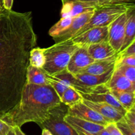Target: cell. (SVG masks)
<instances>
[{
    "label": "cell",
    "instance_id": "6da1fadb",
    "mask_svg": "<svg viewBox=\"0 0 135 135\" xmlns=\"http://www.w3.org/2000/svg\"><path fill=\"white\" fill-rule=\"evenodd\" d=\"M61 104L60 98L50 84L25 83L17 105L0 117L11 127H21L30 122L39 125L47 118L50 111Z\"/></svg>",
    "mask_w": 135,
    "mask_h": 135
},
{
    "label": "cell",
    "instance_id": "74e56055",
    "mask_svg": "<svg viewBox=\"0 0 135 135\" xmlns=\"http://www.w3.org/2000/svg\"><path fill=\"white\" fill-rule=\"evenodd\" d=\"M7 135H16L14 131H13V127H12L11 129H10V131H9V133H7Z\"/></svg>",
    "mask_w": 135,
    "mask_h": 135
},
{
    "label": "cell",
    "instance_id": "d6a6232c",
    "mask_svg": "<svg viewBox=\"0 0 135 135\" xmlns=\"http://www.w3.org/2000/svg\"><path fill=\"white\" fill-rule=\"evenodd\" d=\"M13 0H2V6L3 9L7 11H11L13 7Z\"/></svg>",
    "mask_w": 135,
    "mask_h": 135
},
{
    "label": "cell",
    "instance_id": "7c38bea8",
    "mask_svg": "<svg viewBox=\"0 0 135 135\" xmlns=\"http://www.w3.org/2000/svg\"><path fill=\"white\" fill-rule=\"evenodd\" d=\"M64 119L76 131L80 133L94 134L98 133L105 128V126L86 121L75 116L71 115L68 113L64 116Z\"/></svg>",
    "mask_w": 135,
    "mask_h": 135
},
{
    "label": "cell",
    "instance_id": "ffe728a7",
    "mask_svg": "<svg viewBox=\"0 0 135 135\" xmlns=\"http://www.w3.org/2000/svg\"><path fill=\"white\" fill-rule=\"evenodd\" d=\"M109 91L112 94L114 95L115 97L126 111L131 109L132 107L135 105V93L115 90H109Z\"/></svg>",
    "mask_w": 135,
    "mask_h": 135
},
{
    "label": "cell",
    "instance_id": "f546056e",
    "mask_svg": "<svg viewBox=\"0 0 135 135\" xmlns=\"http://www.w3.org/2000/svg\"><path fill=\"white\" fill-rule=\"evenodd\" d=\"M105 129L112 135H123L119 129L116 126L115 123H109L105 127Z\"/></svg>",
    "mask_w": 135,
    "mask_h": 135
},
{
    "label": "cell",
    "instance_id": "3957f363",
    "mask_svg": "<svg viewBox=\"0 0 135 135\" xmlns=\"http://www.w3.org/2000/svg\"><path fill=\"white\" fill-rule=\"evenodd\" d=\"M134 8V4L130 3H112L96 7L88 22L73 37L91 28L109 26L119 16Z\"/></svg>",
    "mask_w": 135,
    "mask_h": 135
},
{
    "label": "cell",
    "instance_id": "f1b7e54d",
    "mask_svg": "<svg viewBox=\"0 0 135 135\" xmlns=\"http://www.w3.org/2000/svg\"><path fill=\"white\" fill-rule=\"evenodd\" d=\"M135 55V40L133 41L129 46L125 47L123 50L117 54V58L125 57Z\"/></svg>",
    "mask_w": 135,
    "mask_h": 135
},
{
    "label": "cell",
    "instance_id": "44dd1931",
    "mask_svg": "<svg viewBox=\"0 0 135 135\" xmlns=\"http://www.w3.org/2000/svg\"><path fill=\"white\" fill-rule=\"evenodd\" d=\"M83 99L80 92L71 86L68 87L60 98L62 104L68 107L80 102L83 101Z\"/></svg>",
    "mask_w": 135,
    "mask_h": 135
},
{
    "label": "cell",
    "instance_id": "8992f818",
    "mask_svg": "<svg viewBox=\"0 0 135 135\" xmlns=\"http://www.w3.org/2000/svg\"><path fill=\"white\" fill-rule=\"evenodd\" d=\"M109 26H98L88 29L79 36L71 38L79 47L88 46L94 44L108 41Z\"/></svg>",
    "mask_w": 135,
    "mask_h": 135
},
{
    "label": "cell",
    "instance_id": "4316f807",
    "mask_svg": "<svg viewBox=\"0 0 135 135\" xmlns=\"http://www.w3.org/2000/svg\"><path fill=\"white\" fill-rule=\"evenodd\" d=\"M122 65H129L135 67V55H131V56L122 58H117V57L114 68H117V67Z\"/></svg>",
    "mask_w": 135,
    "mask_h": 135
},
{
    "label": "cell",
    "instance_id": "603a6c76",
    "mask_svg": "<svg viewBox=\"0 0 135 135\" xmlns=\"http://www.w3.org/2000/svg\"><path fill=\"white\" fill-rule=\"evenodd\" d=\"M73 18L74 17H61L57 23L50 28L49 30V34L50 36L53 38L67 28L72 22Z\"/></svg>",
    "mask_w": 135,
    "mask_h": 135
},
{
    "label": "cell",
    "instance_id": "4dcf8cb0",
    "mask_svg": "<svg viewBox=\"0 0 135 135\" xmlns=\"http://www.w3.org/2000/svg\"><path fill=\"white\" fill-rule=\"evenodd\" d=\"M63 0H61V1ZM74 1H80V2L84 3H90L95 4L97 6H100V5H108V4H112V1L110 0H74Z\"/></svg>",
    "mask_w": 135,
    "mask_h": 135
},
{
    "label": "cell",
    "instance_id": "8d00e7d4",
    "mask_svg": "<svg viewBox=\"0 0 135 135\" xmlns=\"http://www.w3.org/2000/svg\"><path fill=\"white\" fill-rule=\"evenodd\" d=\"M42 135H53L51 132L47 129H42Z\"/></svg>",
    "mask_w": 135,
    "mask_h": 135
},
{
    "label": "cell",
    "instance_id": "ac0fdd59",
    "mask_svg": "<svg viewBox=\"0 0 135 135\" xmlns=\"http://www.w3.org/2000/svg\"><path fill=\"white\" fill-rule=\"evenodd\" d=\"M26 83L37 84V85H47L50 81L46 77V73L42 69L36 68L28 65L26 68Z\"/></svg>",
    "mask_w": 135,
    "mask_h": 135
},
{
    "label": "cell",
    "instance_id": "836d02e7",
    "mask_svg": "<svg viewBox=\"0 0 135 135\" xmlns=\"http://www.w3.org/2000/svg\"><path fill=\"white\" fill-rule=\"evenodd\" d=\"M77 132V131H76ZM78 134L79 135H112L106 129L104 128L103 130L100 131V132L96 133H94V134H89V133H80V132H77Z\"/></svg>",
    "mask_w": 135,
    "mask_h": 135
},
{
    "label": "cell",
    "instance_id": "7402d4cb",
    "mask_svg": "<svg viewBox=\"0 0 135 135\" xmlns=\"http://www.w3.org/2000/svg\"><path fill=\"white\" fill-rule=\"evenodd\" d=\"M44 48L34 47L30 50L29 65L36 68L42 69L45 63Z\"/></svg>",
    "mask_w": 135,
    "mask_h": 135
},
{
    "label": "cell",
    "instance_id": "d6986e66",
    "mask_svg": "<svg viewBox=\"0 0 135 135\" xmlns=\"http://www.w3.org/2000/svg\"><path fill=\"white\" fill-rule=\"evenodd\" d=\"M135 40V13L134 9H133L128 18L125 26V35H124L123 42L119 51L123 50L125 47L131 44Z\"/></svg>",
    "mask_w": 135,
    "mask_h": 135
},
{
    "label": "cell",
    "instance_id": "1f68e13d",
    "mask_svg": "<svg viewBox=\"0 0 135 135\" xmlns=\"http://www.w3.org/2000/svg\"><path fill=\"white\" fill-rule=\"evenodd\" d=\"M12 127L5 123L0 117V135H7Z\"/></svg>",
    "mask_w": 135,
    "mask_h": 135
},
{
    "label": "cell",
    "instance_id": "d4e9b609",
    "mask_svg": "<svg viewBox=\"0 0 135 135\" xmlns=\"http://www.w3.org/2000/svg\"><path fill=\"white\" fill-rule=\"evenodd\" d=\"M124 76L130 80L133 84H135V67L129 65H122L120 67L114 68Z\"/></svg>",
    "mask_w": 135,
    "mask_h": 135
},
{
    "label": "cell",
    "instance_id": "277c9868",
    "mask_svg": "<svg viewBox=\"0 0 135 135\" xmlns=\"http://www.w3.org/2000/svg\"><path fill=\"white\" fill-rule=\"evenodd\" d=\"M68 106L61 104L51 109L47 118L40 124L42 129H47L53 135H79L76 131L64 119Z\"/></svg>",
    "mask_w": 135,
    "mask_h": 135
},
{
    "label": "cell",
    "instance_id": "f35d334b",
    "mask_svg": "<svg viewBox=\"0 0 135 135\" xmlns=\"http://www.w3.org/2000/svg\"><path fill=\"white\" fill-rule=\"evenodd\" d=\"M3 8L2 5H1V0H0V17H1V13H2L3 11Z\"/></svg>",
    "mask_w": 135,
    "mask_h": 135
},
{
    "label": "cell",
    "instance_id": "e575fe53",
    "mask_svg": "<svg viewBox=\"0 0 135 135\" xmlns=\"http://www.w3.org/2000/svg\"><path fill=\"white\" fill-rule=\"evenodd\" d=\"M12 127H13V131H14L16 135H26L22 131V130L21 129V127H19L14 126Z\"/></svg>",
    "mask_w": 135,
    "mask_h": 135
},
{
    "label": "cell",
    "instance_id": "30bf717a",
    "mask_svg": "<svg viewBox=\"0 0 135 135\" xmlns=\"http://www.w3.org/2000/svg\"><path fill=\"white\" fill-rule=\"evenodd\" d=\"M61 10V17H75L80 14L94 10L98 7L95 4L80 2L74 0H63Z\"/></svg>",
    "mask_w": 135,
    "mask_h": 135
},
{
    "label": "cell",
    "instance_id": "cb8c5ba5",
    "mask_svg": "<svg viewBox=\"0 0 135 135\" xmlns=\"http://www.w3.org/2000/svg\"><path fill=\"white\" fill-rule=\"evenodd\" d=\"M46 77L50 81V84L55 90V91L57 92L59 98L61 97L65 91L67 90L68 87H69L64 82H63L60 79H57V78L55 77V76H51V75H49L46 73Z\"/></svg>",
    "mask_w": 135,
    "mask_h": 135
},
{
    "label": "cell",
    "instance_id": "ab89813d",
    "mask_svg": "<svg viewBox=\"0 0 135 135\" xmlns=\"http://www.w3.org/2000/svg\"><path fill=\"white\" fill-rule=\"evenodd\" d=\"M1 5H2V0H1ZM3 7V6H2Z\"/></svg>",
    "mask_w": 135,
    "mask_h": 135
},
{
    "label": "cell",
    "instance_id": "9a60e30c",
    "mask_svg": "<svg viewBox=\"0 0 135 135\" xmlns=\"http://www.w3.org/2000/svg\"><path fill=\"white\" fill-rule=\"evenodd\" d=\"M114 68L102 75H90L86 73H79L74 75L80 84L88 87H96L105 84L109 80Z\"/></svg>",
    "mask_w": 135,
    "mask_h": 135
},
{
    "label": "cell",
    "instance_id": "7a4b0ae2",
    "mask_svg": "<svg viewBox=\"0 0 135 135\" xmlns=\"http://www.w3.org/2000/svg\"><path fill=\"white\" fill-rule=\"evenodd\" d=\"M78 48L79 46L71 39L56 42L44 48L46 61L42 69L51 76L67 69L71 56Z\"/></svg>",
    "mask_w": 135,
    "mask_h": 135
},
{
    "label": "cell",
    "instance_id": "5b68a950",
    "mask_svg": "<svg viewBox=\"0 0 135 135\" xmlns=\"http://www.w3.org/2000/svg\"><path fill=\"white\" fill-rule=\"evenodd\" d=\"M134 9L119 16L109 25L108 42L117 53L119 52L122 46L127 21L131 12Z\"/></svg>",
    "mask_w": 135,
    "mask_h": 135
},
{
    "label": "cell",
    "instance_id": "e0dca14e",
    "mask_svg": "<svg viewBox=\"0 0 135 135\" xmlns=\"http://www.w3.org/2000/svg\"><path fill=\"white\" fill-rule=\"evenodd\" d=\"M87 50L90 56L95 61L107 59L117 54L108 41L90 45L87 46Z\"/></svg>",
    "mask_w": 135,
    "mask_h": 135
},
{
    "label": "cell",
    "instance_id": "4fadbf2b",
    "mask_svg": "<svg viewBox=\"0 0 135 135\" xmlns=\"http://www.w3.org/2000/svg\"><path fill=\"white\" fill-rule=\"evenodd\" d=\"M83 99L89 100L91 102H104L106 104H109L113 108L119 111L123 115L126 113L127 111L123 108L118 100H117L114 95L112 94L109 90L103 92H97V93H90V94H85L80 93Z\"/></svg>",
    "mask_w": 135,
    "mask_h": 135
},
{
    "label": "cell",
    "instance_id": "8fae6325",
    "mask_svg": "<svg viewBox=\"0 0 135 135\" xmlns=\"http://www.w3.org/2000/svg\"><path fill=\"white\" fill-rule=\"evenodd\" d=\"M83 102L93 109L110 123H117L123 119V115L117 109L104 102H94L83 99Z\"/></svg>",
    "mask_w": 135,
    "mask_h": 135
},
{
    "label": "cell",
    "instance_id": "5bb4252c",
    "mask_svg": "<svg viewBox=\"0 0 135 135\" xmlns=\"http://www.w3.org/2000/svg\"><path fill=\"white\" fill-rule=\"evenodd\" d=\"M105 85L109 90L135 93V84L115 69H114L110 79Z\"/></svg>",
    "mask_w": 135,
    "mask_h": 135
},
{
    "label": "cell",
    "instance_id": "83f0119b",
    "mask_svg": "<svg viewBox=\"0 0 135 135\" xmlns=\"http://www.w3.org/2000/svg\"><path fill=\"white\" fill-rule=\"evenodd\" d=\"M123 118L128 125L135 129V105L132 107L131 109L127 111Z\"/></svg>",
    "mask_w": 135,
    "mask_h": 135
},
{
    "label": "cell",
    "instance_id": "d590c367",
    "mask_svg": "<svg viewBox=\"0 0 135 135\" xmlns=\"http://www.w3.org/2000/svg\"><path fill=\"white\" fill-rule=\"evenodd\" d=\"M112 3H129L132 0H110Z\"/></svg>",
    "mask_w": 135,
    "mask_h": 135
},
{
    "label": "cell",
    "instance_id": "2e32d148",
    "mask_svg": "<svg viewBox=\"0 0 135 135\" xmlns=\"http://www.w3.org/2000/svg\"><path fill=\"white\" fill-rule=\"evenodd\" d=\"M118 54V53H117ZM117 54L113 56L105 59L95 61L82 70L79 73H86L90 75H102L114 68L117 59Z\"/></svg>",
    "mask_w": 135,
    "mask_h": 135
},
{
    "label": "cell",
    "instance_id": "484cf974",
    "mask_svg": "<svg viewBox=\"0 0 135 135\" xmlns=\"http://www.w3.org/2000/svg\"><path fill=\"white\" fill-rule=\"evenodd\" d=\"M115 124L123 135H135V129L128 125L123 118L115 123Z\"/></svg>",
    "mask_w": 135,
    "mask_h": 135
},
{
    "label": "cell",
    "instance_id": "52a82bcc",
    "mask_svg": "<svg viewBox=\"0 0 135 135\" xmlns=\"http://www.w3.org/2000/svg\"><path fill=\"white\" fill-rule=\"evenodd\" d=\"M67 113L71 115L83 119L86 121H90L105 127L109 123H110L100 113L90 107L87 106L83 102V101L72 106L68 107Z\"/></svg>",
    "mask_w": 135,
    "mask_h": 135
},
{
    "label": "cell",
    "instance_id": "ba28073f",
    "mask_svg": "<svg viewBox=\"0 0 135 135\" xmlns=\"http://www.w3.org/2000/svg\"><path fill=\"white\" fill-rule=\"evenodd\" d=\"M94 61H95L94 59L88 54L87 46L79 47L71 56L67 70L71 74L75 75Z\"/></svg>",
    "mask_w": 135,
    "mask_h": 135
},
{
    "label": "cell",
    "instance_id": "9c48e42d",
    "mask_svg": "<svg viewBox=\"0 0 135 135\" xmlns=\"http://www.w3.org/2000/svg\"><path fill=\"white\" fill-rule=\"evenodd\" d=\"M93 13L94 10L86 12L74 17L72 22L67 28L59 33L58 35L53 37V39L55 41V43L71 39L81 29V28L83 27L88 22L90 18L93 15Z\"/></svg>",
    "mask_w": 135,
    "mask_h": 135
}]
</instances>
